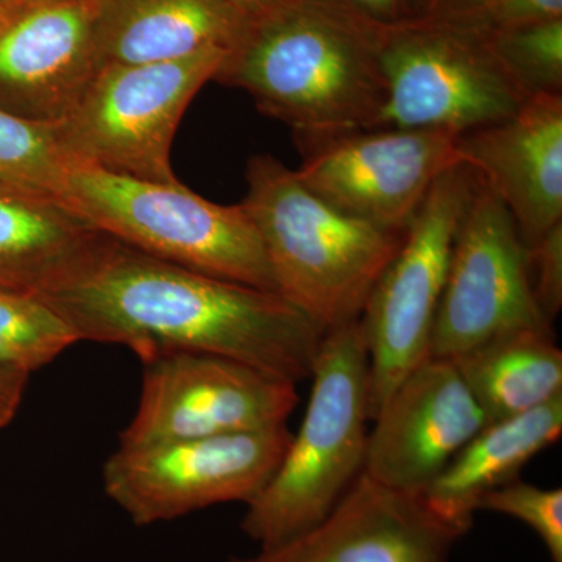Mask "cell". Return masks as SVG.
I'll list each match as a JSON object with an SVG mask.
<instances>
[{
	"instance_id": "obj_1",
	"label": "cell",
	"mask_w": 562,
	"mask_h": 562,
	"mask_svg": "<svg viewBox=\"0 0 562 562\" xmlns=\"http://www.w3.org/2000/svg\"><path fill=\"white\" fill-rule=\"evenodd\" d=\"M80 341L120 344L140 361L195 351L299 384L324 333L277 292L191 271L102 235L80 268L44 294Z\"/></svg>"
},
{
	"instance_id": "obj_2",
	"label": "cell",
	"mask_w": 562,
	"mask_h": 562,
	"mask_svg": "<svg viewBox=\"0 0 562 562\" xmlns=\"http://www.w3.org/2000/svg\"><path fill=\"white\" fill-rule=\"evenodd\" d=\"M380 33L338 0H284L250 18L213 80L246 91L295 140L372 131L386 102Z\"/></svg>"
},
{
	"instance_id": "obj_3",
	"label": "cell",
	"mask_w": 562,
	"mask_h": 562,
	"mask_svg": "<svg viewBox=\"0 0 562 562\" xmlns=\"http://www.w3.org/2000/svg\"><path fill=\"white\" fill-rule=\"evenodd\" d=\"M246 180L241 205L260 235L281 297L324 335L360 321L403 233L333 209L272 155L251 157Z\"/></svg>"
},
{
	"instance_id": "obj_4",
	"label": "cell",
	"mask_w": 562,
	"mask_h": 562,
	"mask_svg": "<svg viewBox=\"0 0 562 562\" xmlns=\"http://www.w3.org/2000/svg\"><path fill=\"white\" fill-rule=\"evenodd\" d=\"M297 435L241 528L261 549L297 538L333 512L364 472L369 425V353L361 322L325 333Z\"/></svg>"
},
{
	"instance_id": "obj_5",
	"label": "cell",
	"mask_w": 562,
	"mask_h": 562,
	"mask_svg": "<svg viewBox=\"0 0 562 562\" xmlns=\"http://www.w3.org/2000/svg\"><path fill=\"white\" fill-rule=\"evenodd\" d=\"M57 199L95 231L150 257L277 292L260 235L241 203L220 205L180 181L133 179L74 161Z\"/></svg>"
},
{
	"instance_id": "obj_6",
	"label": "cell",
	"mask_w": 562,
	"mask_h": 562,
	"mask_svg": "<svg viewBox=\"0 0 562 562\" xmlns=\"http://www.w3.org/2000/svg\"><path fill=\"white\" fill-rule=\"evenodd\" d=\"M227 52L214 47L179 60L102 66L68 116L54 125L63 154L116 176L179 181L171 166L173 135Z\"/></svg>"
},
{
	"instance_id": "obj_7",
	"label": "cell",
	"mask_w": 562,
	"mask_h": 562,
	"mask_svg": "<svg viewBox=\"0 0 562 562\" xmlns=\"http://www.w3.org/2000/svg\"><path fill=\"white\" fill-rule=\"evenodd\" d=\"M386 102L376 128H430L454 135L513 116L527 92L486 33L427 16L382 29Z\"/></svg>"
},
{
	"instance_id": "obj_8",
	"label": "cell",
	"mask_w": 562,
	"mask_h": 562,
	"mask_svg": "<svg viewBox=\"0 0 562 562\" xmlns=\"http://www.w3.org/2000/svg\"><path fill=\"white\" fill-rule=\"evenodd\" d=\"M479 184L461 165L432 184L361 314L371 420L397 384L431 358V336L458 228Z\"/></svg>"
},
{
	"instance_id": "obj_9",
	"label": "cell",
	"mask_w": 562,
	"mask_h": 562,
	"mask_svg": "<svg viewBox=\"0 0 562 562\" xmlns=\"http://www.w3.org/2000/svg\"><path fill=\"white\" fill-rule=\"evenodd\" d=\"M292 435L271 430L117 447L103 464V491L139 527L220 505L249 503L279 468Z\"/></svg>"
},
{
	"instance_id": "obj_10",
	"label": "cell",
	"mask_w": 562,
	"mask_h": 562,
	"mask_svg": "<svg viewBox=\"0 0 562 562\" xmlns=\"http://www.w3.org/2000/svg\"><path fill=\"white\" fill-rule=\"evenodd\" d=\"M143 362L138 408L120 447L271 430L286 425L297 384L244 362L195 351H162Z\"/></svg>"
},
{
	"instance_id": "obj_11",
	"label": "cell",
	"mask_w": 562,
	"mask_h": 562,
	"mask_svg": "<svg viewBox=\"0 0 562 562\" xmlns=\"http://www.w3.org/2000/svg\"><path fill=\"white\" fill-rule=\"evenodd\" d=\"M299 180L347 216L405 233L432 184L465 165L460 135L430 128H372L295 140Z\"/></svg>"
},
{
	"instance_id": "obj_12",
	"label": "cell",
	"mask_w": 562,
	"mask_h": 562,
	"mask_svg": "<svg viewBox=\"0 0 562 562\" xmlns=\"http://www.w3.org/2000/svg\"><path fill=\"white\" fill-rule=\"evenodd\" d=\"M525 327L552 328L532 297L527 249L497 195L480 180L454 238L431 336V357L453 358Z\"/></svg>"
},
{
	"instance_id": "obj_13",
	"label": "cell",
	"mask_w": 562,
	"mask_h": 562,
	"mask_svg": "<svg viewBox=\"0 0 562 562\" xmlns=\"http://www.w3.org/2000/svg\"><path fill=\"white\" fill-rule=\"evenodd\" d=\"M99 69L94 0L20 2L0 11V110L58 124Z\"/></svg>"
},
{
	"instance_id": "obj_14",
	"label": "cell",
	"mask_w": 562,
	"mask_h": 562,
	"mask_svg": "<svg viewBox=\"0 0 562 562\" xmlns=\"http://www.w3.org/2000/svg\"><path fill=\"white\" fill-rule=\"evenodd\" d=\"M364 473L392 490L422 494L484 425L486 417L447 358H428L372 419Z\"/></svg>"
},
{
	"instance_id": "obj_15",
	"label": "cell",
	"mask_w": 562,
	"mask_h": 562,
	"mask_svg": "<svg viewBox=\"0 0 562 562\" xmlns=\"http://www.w3.org/2000/svg\"><path fill=\"white\" fill-rule=\"evenodd\" d=\"M464 535L422 494L392 490L362 472L308 531L231 562H447Z\"/></svg>"
},
{
	"instance_id": "obj_16",
	"label": "cell",
	"mask_w": 562,
	"mask_h": 562,
	"mask_svg": "<svg viewBox=\"0 0 562 562\" xmlns=\"http://www.w3.org/2000/svg\"><path fill=\"white\" fill-rule=\"evenodd\" d=\"M460 149L525 247L561 224L562 94L531 95L513 116L460 135Z\"/></svg>"
},
{
	"instance_id": "obj_17",
	"label": "cell",
	"mask_w": 562,
	"mask_h": 562,
	"mask_svg": "<svg viewBox=\"0 0 562 562\" xmlns=\"http://www.w3.org/2000/svg\"><path fill=\"white\" fill-rule=\"evenodd\" d=\"M99 66L231 50L250 18L225 0H94Z\"/></svg>"
},
{
	"instance_id": "obj_18",
	"label": "cell",
	"mask_w": 562,
	"mask_h": 562,
	"mask_svg": "<svg viewBox=\"0 0 562 562\" xmlns=\"http://www.w3.org/2000/svg\"><path fill=\"white\" fill-rule=\"evenodd\" d=\"M102 235L58 199L0 183V292L43 297L83 265Z\"/></svg>"
},
{
	"instance_id": "obj_19",
	"label": "cell",
	"mask_w": 562,
	"mask_h": 562,
	"mask_svg": "<svg viewBox=\"0 0 562 562\" xmlns=\"http://www.w3.org/2000/svg\"><path fill=\"white\" fill-rule=\"evenodd\" d=\"M561 432L562 394L520 416L491 422L454 454L422 497L442 519L468 532L480 502L519 480L527 462L553 446Z\"/></svg>"
},
{
	"instance_id": "obj_20",
	"label": "cell",
	"mask_w": 562,
	"mask_h": 562,
	"mask_svg": "<svg viewBox=\"0 0 562 562\" xmlns=\"http://www.w3.org/2000/svg\"><path fill=\"white\" fill-rule=\"evenodd\" d=\"M452 361L486 424L520 416L562 394V351L552 328L501 333Z\"/></svg>"
},
{
	"instance_id": "obj_21",
	"label": "cell",
	"mask_w": 562,
	"mask_h": 562,
	"mask_svg": "<svg viewBox=\"0 0 562 562\" xmlns=\"http://www.w3.org/2000/svg\"><path fill=\"white\" fill-rule=\"evenodd\" d=\"M77 342L74 328L38 295L0 292V366L32 373Z\"/></svg>"
},
{
	"instance_id": "obj_22",
	"label": "cell",
	"mask_w": 562,
	"mask_h": 562,
	"mask_svg": "<svg viewBox=\"0 0 562 562\" xmlns=\"http://www.w3.org/2000/svg\"><path fill=\"white\" fill-rule=\"evenodd\" d=\"M69 162L54 125L25 121L0 110V183L57 199Z\"/></svg>"
},
{
	"instance_id": "obj_23",
	"label": "cell",
	"mask_w": 562,
	"mask_h": 562,
	"mask_svg": "<svg viewBox=\"0 0 562 562\" xmlns=\"http://www.w3.org/2000/svg\"><path fill=\"white\" fill-rule=\"evenodd\" d=\"M487 36L528 98L562 94V20Z\"/></svg>"
},
{
	"instance_id": "obj_24",
	"label": "cell",
	"mask_w": 562,
	"mask_h": 562,
	"mask_svg": "<svg viewBox=\"0 0 562 562\" xmlns=\"http://www.w3.org/2000/svg\"><path fill=\"white\" fill-rule=\"evenodd\" d=\"M480 509L513 517L539 536L553 562H562V490H543L535 484L514 482L490 492Z\"/></svg>"
},
{
	"instance_id": "obj_25",
	"label": "cell",
	"mask_w": 562,
	"mask_h": 562,
	"mask_svg": "<svg viewBox=\"0 0 562 562\" xmlns=\"http://www.w3.org/2000/svg\"><path fill=\"white\" fill-rule=\"evenodd\" d=\"M435 18L486 35H497L562 20V0H487L471 10Z\"/></svg>"
},
{
	"instance_id": "obj_26",
	"label": "cell",
	"mask_w": 562,
	"mask_h": 562,
	"mask_svg": "<svg viewBox=\"0 0 562 562\" xmlns=\"http://www.w3.org/2000/svg\"><path fill=\"white\" fill-rule=\"evenodd\" d=\"M525 249L532 297L553 324L562 306V222Z\"/></svg>"
},
{
	"instance_id": "obj_27",
	"label": "cell",
	"mask_w": 562,
	"mask_h": 562,
	"mask_svg": "<svg viewBox=\"0 0 562 562\" xmlns=\"http://www.w3.org/2000/svg\"><path fill=\"white\" fill-rule=\"evenodd\" d=\"M361 20L380 29L430 16V0H338Z\"/></svg>"
},
{
	"instance_id": "obj_28",
	"label": "cell",
	"mask_w": 562,
	"mask_h": 562,
	"mask_svg": "<svg viewBox=\"0 0 562 562\" xmlns=\"http://www.w3.org/2000/svg\"><path fill=\"white\" fill-rule=\"evenodd\" d=\"M31 373L0 366V430L16 416Z\"/></svg>"
},
{
	"instance_id": "obj_29",
	"label": "cell",
	"mask_w": 562,
	"mask_h": 562,
	"mask_svg": "<svg viewBox=\"0 0 562 562\" xmlns=\"http://www.w3.org/2000/svg\"><path fill=\"white\" fill-rule=\"evenodd\" d=\"M487 0H430V16H450L482 5Z\"/></svg>"
},
{
	"instance_id": "obj_30",
	"label": "cell",
	"mask_w": 562,
	"mask_h": 562,
	"mask_svg": "<svg viewBox=\"0 0 562 562\" xmlns=\"http://www.w3.org/2000/svg\"><path fill=\"white\" fill-rule=\"evenodd\" d=\"M225 2L232 3L233 7L241 10L247 16L255 18L272 10L273 7L280 5L284 0H225Z\"/></svg>"
},
{
	"instance_id": "obj_31",
	"label": "cell",
	"mask_w": 562,
	"mask_h": 562,
	"mask_svg": "<svg viewBox=\"0 0 562 562\" xmlns=\"http://www.w3.org/2000/svg\"><path fill=\"white\" fill-rule=\"evenodd\" d=\"M21 0H0V11L10 9V7L16 5Z\"/></svg>"
},
{
	"instance_id": "obj_32",
	"label": "cell",
	"mask_w": 562,
	"mask_h": 562,
	"mask_svg": "<svg viewBox=\"0 0 562 562\" xmlns=\"http://www.w3.org/2000/svg\"><path fill=\"white\" fill-rule=\"evenodd\" d=\"M21 2H57V0H21Z\"/></svg>"
}]
</instances>
